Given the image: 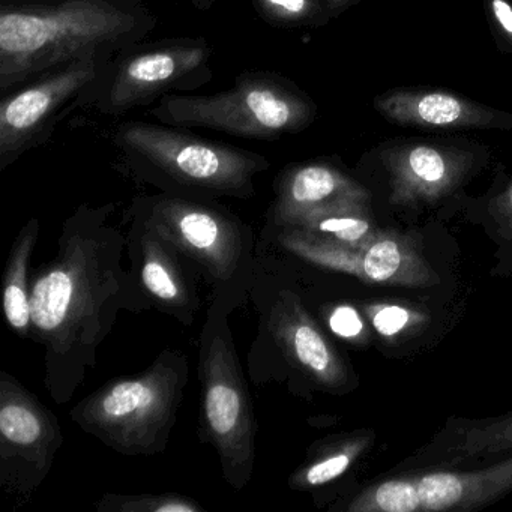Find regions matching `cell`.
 Here are the masks:
<instances>
[{"instance_id": "obj_16", "label": "cell", "mask_w": 512, "mask_h": 512, "mask_svg": "<svg viewBox=\"0 0 512 512\" xmlns=\"http://www.w3.org/2000/svg\"><path fill=\"white\" fill-rule=\"evenodd\" d=\"M512 457V410L496 418H449L427 445L392 472L473 469Z\"/></svg>"}, {"instance_id": "obj_21", "label": "cell", "mask_w": 512, "mask_h": 512, "mask_svg": "<svg viewBox=\"0 0 512 512\" xmlns=\"http://www.w3.org/2000/svg\"><path fill=\"white\" fill-rule=\"evenodd\" d=\"M374 434L359 430L317 443L304 463L289 476L292 490L311 491L341 478L373 445Z\"/></svg>"}, {"instance_id": "obj_19", "label": "cell", "mask_w": 512, "mask_h": 512, "mask_svg": "<svg viewBox=\"0 0 512 512\" xmlns=\"http://www.w3.org/2000/svg\"><path fill=\"white\" fill-rule=\"evenodd\" d=\"M269 227L295 230L317 241L355 248L367 244L380 230L374 221L371 196L341 200L305 212L281 226Z\"/></svg>"}, {"instance_id": "obj_27", "label": "cell", "mask_w": 512, "mask_h": 512, "mask_svg": "<svg viewBox=\"0 0 512 512\" xmlns=\"http://www.w3.org/2000/svg\"><path fill=\"white\" fill-rule=\"evenodd\" d=\"M329 328L344 340H358L364 335L365 325L361 314L350 305H338L329 313Z\"/></svg>"}, {"instance_id": "obj_15", "label": "cell", "mask_w": 512, "mask_h": 512, "mask_svg": "<svg viewBox=\"0 0 512 512\" xmlns=\"http://www.w3.org/2000/svg\"><path fill=\"white\" fill-rule=\"evenodd\" d=\"M374 110L389 124L424 130H512V113L484 106L454 92L395 88L374 98Z\"/></svg>"}, {"instance_id": "obj_25", "label": "cell", "mask_w": 512, "mask_h": 512, "mask_svg": "<svg viewBox=\"0 0 512 512\" xmlns=\"http://www.w3.org/2000/svg\"><path fill=\"white\" fill-rule=\"evenodd\" d=\"M485 16L500 52L512 55V4L509 0H484Z\"/></svg>"}, {"instance_id": "obj_30", "label": "cell", "mask_w": 512, "mask_h": 512, "mask_svg": "<svg viewBox=\"0 0 512 512\" xmlns=\"http://www.w3.org/2000/svg\"><path fill=\"white\" fill-rule=\"evenodd\" d=\"M14 2H40V0H0V4H14Z\"/></svg>"}, {"instance_id": "obj_17", "label": "cell", "mask_w": 512, "mask_h": 512, "mask_svg": "<svg viewBox=\"0 0 512 512\" xmlns=\"http://www.w3.org/2000/svg\"><path fill=\"white\" fill-rule=\"evenodd\" d=\"M274 193L269 226H281L305 212L341 200L371 196L361 181L331 160L289 164L275 179Z\"/></svg>"}, {"instance_id": "obj_29", "label": "cell", "mask_w": 512, "mask_h": 512, "mask_svg": "<svg viewBox=\"0 0 512 512\" xmlns=\"http://www.w3.org/2000/svg\"><path fill=\"white\" fill-rule=\"evenodd\" d=\"M185 2L196 10L206 13V11H211L212 8L217 7L221 0H185Z\"/></svg>"}, {"instance_id": "obj_24", "label": "cell", "mask_w": 512, "mask_h": 512, "mask_svg": "<svg viewBox=\"0 0 512 512\" xmlns=\"http://www.w3.org/2000/svg\"><path fill=\"white\" fill-rule=\"evenodd\" d=\"M98 512H203L205 508L191 497L175 493H106L97 505Z\"/></svg>"}, {"instance_id": "obj_12", "label": "cell", "mask_w": 512, "mask_h": 512, "mask_svg": "<svg viewBox=\"0 0 512 512\" xmlns=\"http://www.w3.org/2000/svg\"><path fill=\"white\" fill-rule=\"evenodd\" d=\"M107 62L100 58L82 59L2 95L0 173L50 139L64 113L76 109L77 101Z\"/></svg>"}, {"instance_id": "obj_7", "label": "cell", "mask_w": 512, "mask_h": 512, "mask_svg": "<svg viewBox=\"0 0 512 512\" xmlns=\"http://www.w3.org/2000/svg\"><path fill=\"white\" fill-rule=\"evenodd\" d=\"M148 115L173 127L274 142L310 128L317 118V106L287 77L250 71L239 74L232 88L217 94L166 95Z\"/></svg>"}, {"instance_id": "obj_28", "label": "cell", "mask_w": 512, "mask_h": 512, "mask_svg": "<svg viewBox=\"0 0 512 512\" xmlns=\"http://www.w3.org/2000/svg\"><path fill=\"white\" fill-rule=\"evenodd\" d=\"M362 0H322L323 7L328 13L329 19L335 20L343 16L350 8L361 4Z\"/></svg>"}, {"instance_id": "obj_3", "label": "cell", "mask_w": 512, "mask_h": 512, "mask_svg": "<svg viewBox=\"0 0 512 512\" xmlns=\"http://www.w3.org/2000/svg\"><path fill=\"white\" fill-rule=\"evenodd\" d=\"M188 128L128 121L113 131L122 167L160 193L199 199L250 200L268 172L265 155L203 139Z\"/></svg>"}, {"instance_id": "obj_13", "label": "cell", "mask_w": 512, "mask_h": 512, "mask_svg": "<svg viewBox=\"0 0 512 512\" xmlns=\"http://www.w3.org/2000/svg\"><path fill=\"white\" fill-rule=\"evenodd\" d=\"M269 229L272 244L277 245L278 250L326 271L352 275L364 283L425 287L437 281L415 242L391 230L380 229L371 241L355 248L317 241L295 230Z\"/></svg>"}, {"instance_id": "obj_14", "label": "cell", "mask_w": 512, "mask_h": 512, "mask_svg": "<svg viewBox=\"0 0 512 512\" xmlns=\"http://www.w3.org/2000/svg\"><path fill=\"white\" fill-rule=\"evenodd\" d=\"M131 274L151 310L193 326L202 308L199 281L188 260L145 220L127 211Z\"/></svg>"}, {"instance_id": "obj_26", "label": "cell", "mask_w": 512, "mask_h": 512, "mask_svg": "<svg viewBox=\"0 0 512 512\" xmlns=\"http://www.w3.org/2000/svg\"><path fill=\"white\" fill-rule=\"evenodd\" d=\"M370 319L377 332L385 337H394L415 322V314L401 305L386 304L370 310Z\"/></svg>"}, {"instance_id": "obj_20", "label": "cell", "mask_w": 512, "mask_h": 512, "mask_svg": "<svg viewBox=\"0 0 512 512\" xmlns=\"http://www.w3.org/2000/svg\"><path fill=\"white\" fill-rule=\"evenodd\" d=\"M40 220L31 218L17 233L4 274V314L8 326L23 340L32 338L31 260L40 238Z\"/></svg>"}, {"instance_id": "obj_11", "label": "cell", "mask_w": 512, "mask_h": 512, "mask_svg": "<svg viewBox=\"0 0 512 512\" xmlns=\"http://www.w3.org/2000/svg\"><path fill=\"white\" fill-rule=\"evenodd\" d=\"M64 445L58 416L8 371L0 373V490L17 506L43 485Z\"/></svg>"}, {"instance_id": "obj_2", "label": "cell", "mask_w": 512, "mask_h": 512, "mask_svg": "<svg viewBox=\"0 0 512 512\" xmlns=\"http://www.w3.org/2000/svg\"><path fill=\"white\" fill-rule=\"evenodd\" d=\"M157 25L148 0L0 4V94L82 59L110 61Z\"/></svg>"}, {"instance_id": "obj_18", "label": "cell", "mask_w": 512, "mask_h": 512, "mask_svg": "<svg viewBox=\"0 0 512 512\" xmlns=\"http://www.w3.org/2000/svg\"><path fill=\"white\" fill-rule=\"evenodd\" d=\"M422 511H476L512 491V457L473 469L410 470Z\"/></svg>"}, {"instance_id": "obj_6", "label": "cell", "mask_w": 512, "mask_h": 512, "mask_svg": "<svg viewBox=\"0 0 512 512\" xmlns=\"http://www.w3.org/2000/svg\"><path fill=\"white\" fill-rule=\"evenodd\" d=\"M128 212L145 220L193 266L214 296L245 302L259 269L253 229L218 200L157 193L133 199Z\"/></svg>"}, {"instance_id": "obj_10", "label": "cell", "mask_w": 512, "mask_h": 512, "mask_svg": "<svg viewBox=\"0 0 512 512\" xmlns=\"http://www.w3.org/2000/svg\"><path fill=\"white\" fill-rule=\"evenodd\" d=\"M251 296L260 313V337L277 349L296 374L331 394L349 391L353 374L346 359L329 341L301 295L281 280L257 269Z\"/></svg>"}, {"instance_id": "obj_23", "label": "cell", "mask_w": 512, "mask_h": 512, "mask_svg": "<svg viewBox=\"0 0 512 512\" xmlns=\"http://www.w3.org/2000/svg\"><path fill=\"white\" fill-rule=\"evenodd\" d=\"M263 22L283 29L322 28L332 22L322 0H251Z\"/></svg>"}, {"instance_id": "obj_9", "label": "cell", "mask_w": 512, "mask_h": 512, "mask_svg": "<svg viewBox=\"0 0 512 512\" xmlns=\"http://www.w3.org/2000/svg\"><path fill=\"white\" fill-rule=\"evenodd\" d=\"M488 160L487 146L466 137H400L368 151L361 166L380 173L392 206L419 209L460 193Z\"/></svg>"}, {"instance_id": "obj_4", "label": "cell", "mask_w": 512, "mask_h": 512, "mask_svg": "<svg viewBox=\"0 0 512 512\" xmlns=\"http://www.w3.org/2000/svg\"><path fill=\"white\" fill-rule=\"evenodd\" d=\"M188 376L187 355L164 349L142 373L109 380L80 400L70 410V419L118 454H163L178 421Z\"/></svg>"}, {"instance_id": "obj_8", "label": "cell", "mask_w": 512, "mask_h": 512, "mask_svg": "<svg viewBox=\"0 0 512 512\" xmlns=\"http://www.w3.org/2000/svg\"><path fill=\"white\" fill-rule=\"evenodd\" d=\"M205 38H166L131 44L116 53L83 92L77 107L103 116L127 115L172 94H190L214 79Z\"/></svg>"}, {"instance_id": "obj_22", "label": "cell", "mask_w": 512, "mask_h": 512, "mask_svg": "<svg viewBox=\"0 0 512 512\" xmlns=\"http://www.w3.org/2000/svg\"><path fill=\"white\" fill-rule=\"evenodd\" d=\"M343 511L347 512H421V497L412 472H391L355 494Z\"/></svg>"}, {"instance_id": "obj_5", "label": "cell", "mask_w": 512, "mask_h": 512, "mask_svg": "<svg viewBox=\"0 0 512 512\" xmlns=\"http://www.w3.org/2000/svg\"><path fill=\"white\" fill-rule=\"evenodd\" d=\"M244 301L214 296L199 338V436L217 452L224 481L244 490L256 467L257 418L236 352L230 314Z\"/></svg>"}, {"instance_id": "obj_1", "label": "cell", "mask_w": 512, "mask_h": 512, "mask_svg": "<svg viewBox=\"0 0 512 512\" xmlns=\"http://www.w3.org/2000/svg\"><path fill=\"white\" fill-rule=\"evenodd\" d=\"M115 214V203L77 206L56 256L31 272V340L44 347V386L56 404L70 403L97 367L121 311L151 310L125 268L128 235Z\"/></svg>"}]
</instances>
